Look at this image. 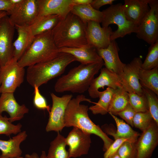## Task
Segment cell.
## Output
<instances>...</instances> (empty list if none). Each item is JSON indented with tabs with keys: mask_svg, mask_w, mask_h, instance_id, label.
<instances>
[{
	"mask_svg": "<svg viewBox=\"0 0 158 158\" xmlns=\"http://www.w3.org/2000/svg\"><path fill=\"white\" fill-rule=\"evenodd\" d=\"M149 0H124L122 9L126 19L138 27L149 12Z\"/></svg>",
	"mask_w": 158,
	"mask_h": 158,
	"instance_id": "obj_19",
	"label": "cell"
},
{
	"mask_svg": "<svg viewBox=\"0 0 158 158\" xmlns=\"http://www.w3.org/2000/svg\"><path fill=\"white\" fill-rule=\"evenodd\" d=\"M74 5L90 4L92 0H72Z\"/></svg>",
	"mask_w": 158,
	"mask_h": 158,
	"instance_id": "obj_42",
	"label": "cell"
},
{
	"mask_svg": "<svg viewBox=\"0 0 158 158\" xmlns=\"http://www.w3.org/2000/svg\"><path fill=\"white\" fill-rule=\"evenodd\" d=\"M153 120L149 110L136 112L133 120V126L142 132L149 126Z\"/></svg>",
	"mask_w": 158,
	"mask_h": 158,
	"instance_id": "obj_35",
	"label": "cell"
},
{
	"mask_svg": "<svg viewBox=\"0 0 158 158\" xmlns=\"http://www.w3.org/2000/svg\"><path fill=\"white\" fill-rule=\"evenodd\" d=\"M38 16L56 15L65 18L74 6L72 0H37Z\"/></svg>",
	"mask_w": 158,
	"mask_h": 158,
	"instance_id": "obj_18",
	"label": "cell"
},
{
	"mask_svg": "<svg viewBox=\"0 0 158 158\" xmlns=\"http://www.w3.org/2000/svg\"><path fill=\"white\" fill-rule=\"evenodd\" d=\"M158 144V125L153 120L136 142V158H150Z\"/></svg>",
	"mask_w": 158,
	"mask_h": 158,
	"instance_id": "obj_13",
	"label": "cell"
},
{
	"mask_svg": "<svg viewBox=\"0 0 158 158\" xmlns=\"http://www.w3.org/2000/svg\"><path fill=\"white\" fill-rule=\"evenodd\" d=\"M75 61V58L71 54L60 52L52 59L28 67L27 81L32 87H39L61 75L68 66Z\"/></svg>",
	"mask_w": 158,
	"mask_h": 158,
	"instance_id": "obj_4",
	"label": "cell"
},
{
	"mask_svg": "<svg viewBox=\"0 0 158 158\" xmlns=\"http://www.w3.org/2000/svg\"><path fill=\"white\" fill-rule=\"evenodd\" d=\"M142 61L140 57L134 58L123 66L121 77L122 87L128 93L133 92L141 95L143 94L139 82V74Z\"/></svg>",
	"mask_w": 158,
	"mask_h": 158,
	"instance_id": "obj_12",
	"label": "cell"
},
{
	"mask_svg": "<svg viewBox=\"0 0 158 158\" xmlns=\"http://www.w3.org/2000/svg\"><path fill=\"white\" fill-rule=\"evenodd\" d=\"M157 67H158V40L149 47L148 53L142 63L141 68L150 70Z\"/></svg>",
	"mask_w": 158,
	"mask_h": 158,
	"instance_id": "obj_31",
	"label": "cell"
},
{
	"mask_svg": "<svg viewBox=\"0 0 158 158\" xmlns=\"http://www.w3.org/2000/svg\"><path fill=\"white\" fill-rule=\"evenodd\" d=\"M119 50V48L115 40L111 41L106 48L97 50L98 55L104 62L105 67L121 77L125 63L120 59L118 54Z\"/></svg>",
	"mask_w": 158,
	"mask_h": 158,
	"instance_id": "obj_20",
	"label": "cell"
},
{
	"mask_svg": "<svg viewBox=\"0 0 158 158\" xmlns=\"http://www.w3.org/2000/svg\"><path fill=\"white\" fill-rule=\"evenodd\" d=\"M91 134L73 127L65 138L69 146V158H76L88 154L91 141Z\"/></svg>",
	"mask_w": 158,
	"mask_h": 158,
	"instance_id": "obj_14",
	"label": "cell"
},
{
	"mask_svg": "<svg viewBox=\"0 0 158 158\" xmlns=\"http://www.w3.org/2000/svg\"><path fill=\"white\" fill-rule=\"evenodd\" d=\"M139 80L142 87L147 88L158 95V67L150 70L141 68Z\"/></svg>",
	"mask_w": 158,
	"mask_h": 158,
	"instance_id": "obj_28",
	"label": "cell"
},
{
	"mask_svg": "<svg viewBox=\"0 0 158 158\" xmlns=\"http://www.w3.org/2000/svg\"><path fill=\"white\" fill-rule=\"evenodd\" d=\"M114 90L109 87L102 91H99L98 96L99 99L95 104L89 108L94 114H101L104 115L108 113V111L114 93Z\"/></svg>",
	"mask_w": 158,
	"mask_h": 158,
	"instance_id": "obj_29",
	"label": "cell"
},
{
	"mask_svg": "<svg viewBox=\"0 0 158 158\" xmlns=\"http://www.w3.org/2000/svg\"><path fill=\"white\" fill-rule=\"evenodd\" d=\"M86 27L87 24L70 12L65 18L60 19L51 30L55 45L59 49L79 48L87 44Z\"/></svg>",
	"mask_w": 158,
	"mask_h": 158,
	"instance_id": "obj_2",
	"label": "cell"
},
{
	"mask_svg": "<svg viewBox=\"0 0 158 158\" xmlns=\"http://www.w3.org/2000/svg\"><path fill=\"white\" fill-rule=\"evenodd\" d=\"M22 125L20 123L13 124L6 116L0 114V134L9 136L12 134L17 135L21 131Z\"/></svg>",
	"mask_w": 158,
	"mask_h": 158,
	"instance_id": "obj_34",
	"label": "cell"
},
{
	"mask_svg": "<svg viewBox=\"0 0 158 158\" xmlns=\"http://www.w3.org/2000/svg\"><path fill=\"white\" fill-rule=\"evenodd\" d=\"M136 142L128 141L122 144L117 152L120 158H136Z\"/></svg>",
	"mask_w": 158,
	"mask_h": 158,
	"instance_id": "obj_36",
	"label": "cell"
},
{
	"mask_svg": "<svg viewBox=\"0 0 158 158\" xmlns=\"http://www.w3.org/2000/svg\"><path fill=\"white\" fill-rule=\"evenodd\" d=\"M9 20L15 26L29 27L38 16L37 0H22L8 13Z\"/></svg>",
	"mask_w": 158,
	"mask_h": 158,
	"instance_id": "obj_7",
	"label": "cell"
},
{
	"mask_svg": "<svg viewBox=\"0 0 158 158\" xmlns=\"http://www.w3.org/2000/svg\"><path fill=\"white\" fill-rule=\"evenodd\" d=\"M111 28L101 27L100 23L89 21L87 23L86 37L87 44L97 50L106 48L110 43V37L113 33Z\"/></svg>",
	"mask_w": 158,
	"mask_h": 158,
	"instance_id": "obj_15",
	"label": "cell"
},
{
	"mask_svg": "<svg viewBox=\"0 0 158 158\" xmlns=\"http://www.w3.org/2000/svg\"><path fill=\"white\" fill-rule=\"evenodd\" d=\"M1 83L0 81V94H1Z\"/></svg>",
	"mask_w": 158,
	"mask_h": 158,
	"instance_id": "obj_49",
	"label": "cell"
},
{
	"mask_svg": "<svg viewBox=\"0 0 158 158\" xmlns=\"http://www.w3.org/2000/svg\"><path fill=\"white\" fill-rule=\"evenodd\" d=\"M101 69L99 75L94 79L87 90L93 98L98 97L99 89L105 86L114 90L122 87L121 78L118 75L105 67Z\"/></svg>",
	"mask_w": 158,
	"mask_h": 158,
	"instance_id": "obj_16",
	"label": "cell"
},
{
	"mask_svg": "<svg viewBox=\"0 0 158 158\" xmlns=\"http://www.w3.org/2000/svg\"><path fill=\"white\" fill-rule=\"evenodd\" d=\"M6 15H8L7 12L5 11H0V19Z\"/></svg>",
	"mask_w": 158,
	"mask_h": 158,
	"instance_id": "obj_44",
	"label": "cell"
},
{
	"mask_svg": "<svg viewBox=\"0 0 158 158\" xmlns=\"http://www.w3.org/2000/svg\"><path fill=\"white\" fill-rule=\"evenodd\" d=\"M128 93L122 87L114 90L108 113L116 116L129 104Z\"/></svg>",
	"mask_w": 158,
	"mask_h": 158,
	"instance_id": "obj_27",
	"label": "cell"
},
{
	"mask_svg": "<svg viewBox=\"0 0 158 158\" xmlns=\"http://www.w3.org/2000/svg\"><path fill=\"white\" fill-rule=\"evenodd\" d=\"M150 9L138 27L137 37L151 45L158 40V1L149 0Z\"/></svg>",
	"mask_w": 158,
	"mask_h": 158,
	"instance_id": "obj_8",
	"label": "cell"
},
{
	"mask_svg": "<svg viewBox=\"0 0 158 158\" xmlns=\"http://www.w3.org/2000/svg\"><path fill=\"white\" fill-rule=\"evenodd\" d=\"M25 71L18 61L13 59L0 68L1 93L13 92L20 87L24 81Z\"/></svg>",
	"mask_w": 158,
	"mask_h": 158,
	"instance_id": "obj_9",
	"label": "cell"
},
{
	"mask_svg": "<svg viewBox=\"0 0 158 158\" xmlns=\"http://www.w3.org/2000/svg\"><path fill=\"white\" fill-rule=\"evenodd\" d=\"M25 158H40V157L36 152H34L31 154H26Z\"/></svg>",
	"mask_w": 158,
	"mask_h": 158,
	"instance_id": "obj_43",
	"label": "cell"
},
{
	"mask_svg": "<svg viewBox=\"0 0 158 158\" xmlns=\"http://www.w3.org/2000/svg\"><path fill=\"white\" fill-rule=\"evenodd\" d=\"M13 6L10 0H0V11H5L8 13Z\"/></svg>",
	"mask_w": 158,
	"mask_h": 158,
	"instance_id": "obj_41",
	"label": "cell"
},
{
	"mask_svg": "<svg viewBox=\"0 0 158 158\" xmlns=\"http://www.w3.org/2000/svg\"></svg>",
	"mask_w": 158,
	"mask_h": 158,
	"instance_id": "obj_50",
	"label": "cell"
},
{
	"mask_svg": "<svg viewBox=\"0 0 158 158\" xmlns=\"http://www.w3.org/2000/svg\"><path fill=\"white\" fill-rule=\"evenodd\" d=\"M122 5L121 3L112 4L102 11V27H107L111 24H116L118 27L117 29L113 32L111 36V41L133 33H136L137 31L138 27L126 19L122 9Z\"/></svg>",
	"mask_w": 158,
	"mask_h": 158,
	"instance_id": "obj_6",
	"label": "cell"
},
{
	"mask_svg": "<svg viewBox=\"0 0 158 158\" xmlns=\"http://www.w3.org/2000/svg\"><path fill=\"white\" fill-rule=\"evenodd\" d=\"M60 19L56 15L38 16L33 23L28 27L32 35H37L51 30Z\"/></svg>",
	"mask_w": 158,
	"mask_h": 158,
	"instance_id": "obj_25",
	"label": "cell"
},
{
	"mask_svg": "<svg viewBox=\"0 0 158 158\" xmlns=\"http://www.w3.org/2000/svg\"><path fill=\"white\" fill-rule=\"evenodd\" d=\"M15 26L18 36L13 42V59L18 61L30 45L35 37L28 27Z\"/></svg>",
	"mask_w": 158,
	"mask_h": 158,
	"instance_id": "obj_24",
	"label": "cell"
},
{
	"mask_svg": "<svg viewBox=\"0 0 158 158\" xmlns=\"http://www.w3.org/2000/svg\"><path fill=\"white\" fill-rule=\"evenodd\" d=\"M60 53L54 41L51 30L35 37L18 63L21 67H28L52 59Z\"/></svg>",
	"mask_w": 158,
	"mask_h": 158,
	"instance_id": "obj_5",
	"label": "cell"
},
{
	"mask_svg": "<svg viewBox=\"0 0 158 158\" xmlns=\"http://www.w3.org/2000/svg\"><path fill=\"white\" fill-rule=\"evenodd\" d=\"M142 87L143 94L147 99L149 110L153 119L158 125V95L147 88Z\"/></svg>",
	"mask_w": 158,
	"mask_h": 158,
	"instance_id": "obj_33",
	"label": "cell"
},
{
	"mask_svg": "<svg viewBox=\"0 0 158 158\" xmlns=\"http://www.w3.org/2000/svg\"><path fill=\"white\" fill-rule=\"evenodd\" d=\"M107 158H120V157L118 155L117 152Z\"/></svg>",
	"mask_w": 158,
	"mask_h": 158,
	"instance_id": "obj_46",
	"label": "cell"
},
{
	"mask_svg": "<svg viewBox=\"0 0 158 158\" xmlns=\"http://www.w3.org/2000/svg\"><path fill=\"white\" fill-rule=\"evenodd\" d=\"M15 26L8 15L0 19V66L2 67L11 61L13 56V40Z\"/></svg>",
	"mask_w": 158,
	"mask_h": 158,
	"instance_id": "obj_11",
	"label": "cell"
},
{
	"mask_svg": "<svg viewBox=\"0 0 158 158\" xmlns=\"http://www.w3.org/2000/svg\"><path fill=\"white\" fill-rule=\"evenodd\" d=\"M51 96L52 106L49 113V117L46 127L47 132L61 131L65 127L64 117L68 104L72 99L71 94H66L59 97L51 93Z\"/></svg>",
	"mask_w": 158,
	"mask_h": 158,
	"instance_id": "obj_10",
	"label": "cell"
},
{
	"mask_svg": "<svg viewBox=\"0 0 158 158\" xmlns=\"http://www.w3.org/2000/svg\"><path fill=\"white\" fill-rule=\"evenodd\" d=\"M104 65L103 61L97 63L80 64L59 78L54 86L58 93L71 92L82 93L88 90L94 76Z\"/></svg>",
	"mask_w": 158,
	"mask_h": 158,
	"instance_id": "obj_3",
	"label": "cell"
},
{
	"mask_svg": "<svg viewBox=\"0 0 158 158\" xmlns=\"http://www.w3.org/2000/svg\"><path fill=\"white\" fill-rule=\"evenodd\" d=\"M136 113L129 104L124 109L118 113L117 115L119 116L124 120L127 124L133 127V120Z\"/></svg>",
	"mask_w": 158,
	"mask_h": 158,
	"instance_id": "obj_38",
	"label": "cell"
},
{
	"mask_svg": "<svg viewBox=\"0 0 158 158\" xmlns=\"http://www.w3.org/2000/svg\"><path fill=\"white\" fill-rule=\"evenodd\" d=\"M28 136L26 131H21L8 140L0 139V156L5 158H13L21 156L22 151L20 148L21 144Z\"/></svg>",
	"mask_w": 158,
	"mask_h": 158,
	"instance_id": "obj_22",
	"label": "cell"
},
{
	"mask_svg": "<svg viewBox=\"0 0 158 158\" xmlns=\"http://www.w3.org/2000/svg\"><path fill=\"white\" fill-rule=\"evenodd\" d=\"M128 95L129 104L136 113L149 110L147 99L144 94L140 95L131 92L128 93Z\"/></svg>",
	"mask_w": 158,
	"mask_h": 158,
	"instance_id": "obj_32",
	"label": "cell"
},
{
	"mask_svg": "<svg viewBox=\"0 0 158 158\" xmlns=\"http://www.w3.org/2000/svg\"><path fill=\"white\" fill-rule=\"evenodd\" d=\"M0 158H23V157H21V156L18 157H13V158H5V157H2L0 155Z\"/></svg>",
	"mask_w": 158,
	"mask_h": 158,
	"instance_id": "obj_48",
	"label": "cell"
},
{
	"mask_svg": "<svg viewBox=\"0 0 158 158\" xmlns=\"http://www.w3.org/2000/svg\"><path fill=\"white\" fill-rule=\"evenodd\" d=\"M70 12L86 24L90 21L101 23L103 19L102 12L95 9L90 4L74 5Z\"/></svg>",
	"mask_w": 158,
	"mask_h": 158,
	"instance_id": "obj_26",
	"label": "cell"
},
{
	"mask_svg": "<svg viewBox=\"0 0 158 158\" xmlns=\"http://www.w3.org/2000/svg\"><path fill=\"white\" fill-rule=\"evenodd\" d=\"M22 0H10L11 3L13 5L16 4L20 2Z\"/></svg>",
	"mask_w": 158,
	"mask_h": 158,
	"instance_id": "obj_45",
	"label": "cell"
},
{
	"mask_svg": "<svg viewBox=\"0 0 158 158\" xmlns=\"http://www.w3.org/2000/svg\"><path fill=\"white\" fill-rule=\"evenodd\" d=\"M115 121L117 127V130L112 131L109 126L106 124L102 126L103 131L107 134L112 136L115 140L118 138H124L136 142L140 134L134 130L130 125L123 120L118 118L116 116L109 113Z\"/></svg>",
	"mask_w": 158,
	"mask_h": 158,
	"instance_id": "obj_23",
	"label": "cell"
},
{
	"mask_svg": "<svg viewBox=\"0 0 158 158\" xmlns=\"http://www.w3.org/2000/svg\"><path fill=\"white\" fill-rule=\"evenodd\" d=\"M13 93H3L0 96V114L4 112H6L9 116V121L12 123L20 120L29 111L25 105H20L17 102Z\"/></svg>",
	"mask_w": 158,
	"mask_h": 158,
	"instance_id": "obj_17",
	"label": "cell"
},
{
	"mask_svg": "<svg viewBox=\"0 0 158 158\" xmlns=\"http://www.w3.org/2000/svg\"><path fill=\"white\" fill-rule=\"evenodd\" d=\"M66 145L65 138L58 132L56 137L50 143L47 154V158H69Z\"/></svg>",
	"mask_w": 158,
	"mask_h": 158,
	"instance_id": "obj_30",
	"label": "cell"
},
{
	"mask_svg": "<svg viewBox=\"0 0 158 158\" xmlns=\"http://www.w3.org/2000/svg\"><path fill=\"white\" fill-rule=\"evenodd\" d=\"M128 141L133 142L129 139L122 138L115 140V141L105 152L104 158H107L117 152L122 144L125 142Z\"/></svg>",
	"mask_w": 158,
	"mask_h": 158,
	"instance_id": "obj_39",
	"label": "cell"
},
{
	"mask_svg": "<svg viewBox=\"0 0 158 158\" xmlns=\"http://www.w3.org/2000/svg\"><path fill=\"white\" fill-rule=\"evenodd\" d=\"M60 52L68 53L73 55L76 61L81 64H86L100 62L103 60L98 55L97 49L88 44L77 48H62Z\"/></svg>",
	"mask_w": 158,
	"mask_h": 158,
	"instance_id": "obj_21",
	"label": "cell"
},
{
	"mask_svg": "<svg viewBox=\"0 0 158 158\" xmlns=\"http://www.w3.org/2000/svg\"><path fill=\"white\" fill-rule=\"evenodd\" d=\"M40 158H47V154L44 151H42Z\"/></svg>",
	"mask_w": 158,
	"mask_h": 158,
	"instance_id": "obj_47",
	"label": "cell"
},
{
	"mask_svg": "<svg viewBox=\"0 0 158 158\" xmlns=\"http://www.w3.org/2000/svg\"><path fill=\"white\" fill-rule=\"evenodd\" d=\"M33 87L34 97L33 102L34 106L39 109H46L49 112L51 108L49 106L47 105L44 97L40 93L39 87L35 86Z\"/></svg>",
	"mask_w": 158,
	"mask_h": 158,
	"instance_id": "obj_37",
	"label": "cell"
},
{
	"mask_svg": "<svg viewBox=\"0 0 158 158\" xmlns=\"http://www.w3.org/2000/svg\"><path fill=\"white\" fill-rule=\"evenodd\" d=\"M114 0H92L90 4L92 7L95 9L99 10L102 6L107 4L112 5Z\"/></svg>",
	"mask_w": 158,
	"mask_h": 158,
	"instance_id": "obj_40",
	"label": "cell"
},
{
	"mask_svg": "<svg viewBox=\"0 0 158 158\" xmlns=\"http://www.w3.org/2000/svg\"><path fill=\"white\" fill-rule=\"evenodd\" d=\"M91 102L83 95L72 99L66 108L64 117L65 126H73L99 137L104 142L103 150L105 152L114 141L110 138L98 125H96L90 118L88 114V106L81 104L83 101Z\"/></svg>",
	"mask_w": 158,
	"mask_h": 158,
	"instance_id": "obj_1",
	"label": "cell"
}]
</instances>
